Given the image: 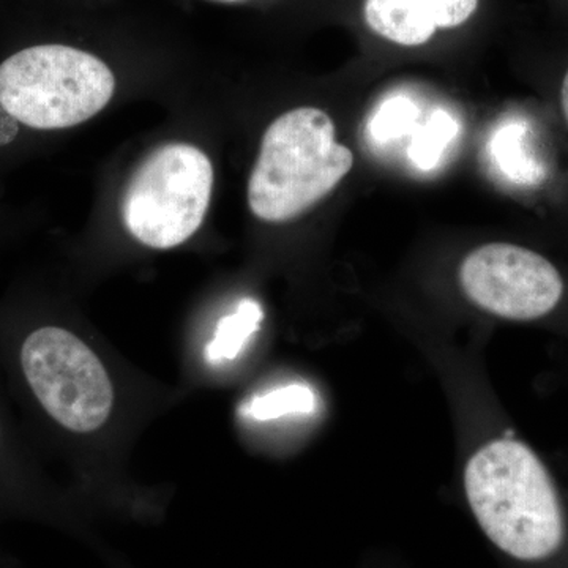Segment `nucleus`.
I'll use <instances>...</instances> for the list:
<instances>
[{
	"mask_svg": "<svg viewBox=\"0 0 568 568\" xmlns=\"http://www.w3.org/2000/svg\"><path fill=\"white\" fill-rule=\"evenodd\" d=\"M488 159L514 192L544 194L559 179V162L547 129L532 111H508L489 134Z\"/></svg>",
	"mask_w": 568,
	"mask_h": 568,
	"instance_id": "0eeeda50",
	"label": "nucleus"
},
{
	"mask_svg": "<svg viewBox=\"0 0 568 568\" xmlns=\"http://www.w3.org/2000/svg\"><path fill=\"white\" fill-rule=\"evenodd\" d=\"M213 168L201 149L171 142L142 160L122 196L126 231L142 245L170 250L203 224L211 205Z\"/></svg>",
	"mask_w": 568,
	"mask_h": 568,
	"instance_id": "20e7f679",
	"label": "nucleus"
},
{
	"mask_svg": "<svg viewBox=\"0 0 568 568\" xmlns=\"http://www.w3.org/2000/svg\"><path fill=\"white\" fill-rule=\"evenodd\" d=\"M317 407V396L306 384H287L272 388L264 394L254 395L241 407L242 417L256 422L276 420V418L310 416Z\"/></svg>",
	"mask_w": 568,
	"mask_h": 568,
	"instance_id": "9b49d317",
	"label": "nucleus"
},
{
	"mask_svg": "<svg viewBox=\"0 0 568 568\" xmlns=\"http://www.w3.org/2000/svg\"><path fill=\"white\" fill-rule=\"evenodd\" d=\"M480 0H365L364 18L381 39L416 48L428 43L437 31L466 24Z\"/></svg>",
	"mask_w": 568,
	"mask_h": 568,
	"instance_id": "6e6552de",
	"label": "nucleus"
},
{
	"mask_svg": "<svg viewBox=\"0 0 568 568\" xmlns=\"http://www.w3.org/2000/svg\"><path fill=\"white\" fill-rule=\"evenodd\" d=\"M264 321V310L254 298H242L234 312L223 316L216 324L215 334L205 346L204 357L211 365L234 361L250 339L261 328Z\"/></svg>",
	"mask_w": 568,
	"mask_h": 568,
	"instance_id": "1a4fd4ad",
	"label": "nucleus"
},
{
	"mask_svg": "<svg viewBox=\"0 0 568 568\" xmlns=\"http://www.w3.org/2000/svg\"><path fill=\"white\" fill-rule=\"evenodd\" d=\"M353 166V152L336 141L327 112L317 108L284 112L261 141L248 181L250 211L268 223L297 219L334 192Z\"/></svg>",
	"mask_w": 568,
	"mask_h": 568,
	"instance_id": "f03ea898",
	"label": "nucleus"
},
{
	"mask_svg": "<svg viewBox=\"0 0 568 568\" xmlns=\"http://www.w3.org/2000/svg\"><path fill=\"white\" fill-rule=\"evenodd\" d=\"M556 103H558L560 121H562L568 132V63L559 78L558 91H556Z\"/></svg>",
	"mask_w": 568,
	"mask_h": 568,
	"instance_id": "ddd939ff",
	"label": "nucleus"
},
{
	"mask_svg": "<svg viewBox=\"0 0 568 568\" xmlns=\"http://www.w3.org/2000/svg\"><path fill=\"white\" fill-rule=\"evenodd\" d=\"M458 132L457 118L452 112L437 108L414 130L413 140L407 145V159L424 173L436 170L443 163L444 155L454 144Z\"/></svg>",
	"mask_w": 568,
	"mask_h": 568,
	"instance_id": "9d476101",
	"label": "nucleus"
},
{
	"mask_svg": "<svg viewBox=\"0 0 568 568\" xmlns=\"http://www.w3.org/2000/svg\"><path fill=\"white\" fill-rule=\"evenodd\" d=\"M220 2H241V0H220Z\"/></svg>",
	"mask_w": 568,
	"mask_h": 568,
	"instance_id": "4468645a",
	"label": "nucleus"
},
{
	"mask_svg": "<svg viewBox=\"0 0 568 568\" xmlns=\"http://www.w3.org/2000/svg\"><path fill=\"white\" fill-rule=\"evenodd\" d=\"M417 103L406 95H394L383 100L366 123L369 141L376 145H387L403 140L418 125Z\"/></svg>",
	"mask_w": 568,
	"mask_h": 568,
	"instance_id": "f8f14e48",
	"label": "nucleus"
},
{
	"mask_svg": "<svg viewBox=\"0 0 568 568\" xmlns=\"http://www.w3.org/2000/svg\"><path fill=\"white\" fill-rule=\"evenodd\" d=\"M114 91L102 59L67 44L26 48L0 65V106L31 129L80 125L103 111Z\"/></svg>",
	"mask_w": 568,
	"mask_h": 568,
	"instance_id": "7ed1b4c3",
	"label": "nucleus"
},
{
	"mask_svg": "<svg viewBox=\"0 0 568 568\" xmlns=\"http://www.w3.org/2000/svg\"><path fill=\"white\" fill-rule=\"evenodd\" d=\"M22 372L33 394L58 424L92 433L106 424L114 403L110 376L81 338L61 327H43L26 338Z\"/></svg>",
	"mask_w": 568,
	"mask_h": 568,
	"instance_id": "39448f33",
	"label": "nucleus"
},
{
	"mask_svg": "<svg viewBox=\"0 0 568 568\" xmlns=\"http://www.w3.org/2000/svg\"><path fill=\"white\" fill-rule=\"evenodd\" d=\"M465 484L481 529L511 558L545 562L564 548L568 519L558 485L536 452L511 433L470 458Z\"/></svg>",
	"mask_w": 568,
	"mask_h": 568,
	"instance_id": "f257e3e1",
	"label": "nucleus"
},
{
	"mask_svg": "<svg viewBox=\"0 0 568 568\" xmlns=\"http://www.w3.org/2000/svg\"><path fill=\"white\" fill-rule=\"evenodd\" d=\"M459 282L474 304L515 323L551 320L568 305V275L560 265L510 242L474 250L463 261Z\"/></svg>",
	"mask_w": 568,
	"mask_h": 568,
	"instance_id": "423d86ee",
	"label": "nucleus"
}]
</instances>
